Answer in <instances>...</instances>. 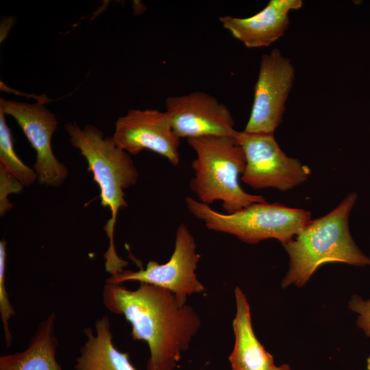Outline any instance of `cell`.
Instances as JSON below:
<instances>
[{"instance_id":"cell-6","label":"cell","mask_w":370,"mask_h":370,"mask_svg":"<svg viewBox=\"0 0 370 370\" xmlns=\"http://www.w3.org/2000/svg\"><path fill=\"white\" fill-rule=\"evenodd\" d=\"M234 138L245 158L241 180L254 189L286 191L304 182L310 174L308 166L285 154L273 134L238 131Z\"/></svg>"},{"instance_id":"cell-4","label":"cell","mask_w":370,"mask_h":370,"mask_svg":"<svg viewBox=\"0 0 370 370\" xmlns=\"http://www.w3.org/2000/svg\"><path fill=\"white\" fill-rule=\"evenodd\" d=\"M187 142L196 153L190 188L199 201L208 205L220 201L227 214L266 201L262 196L249 194L241 186L239 179L246 162L234 137L209 136L188 138Z\"/></svg>"},{"instance_id":"cell-17","label":"cell","mask_w":370,"mask_h":370,"mask_svg":"<svg viewBox=\"0 0 370 370\" xmlns=\"http://www.w3.org/2000/svg\"><path fill=\"white\" fill-rule=\"evenodd\" d=\"M6 242L0 241V314L4 332V338L8 346L11 345L12 334L9 321L15 314L14 308L10 304L5 286Z\"/></svg>"},{"instance_id":"cell-1","label":"cell","mask_w":370,"mask_h":370,"mask_svg":"<svg viewBox=\"0 0 370 370\" xmlns=\"http://www.w3.org/2000/svg\"><path fill=\"white\" fill-rule=\"evenodd\" d=\"M102 299L110 312L131 324L133 340L147 343V370H173L201 325L191 306L181 305L170 291L147 283L140 282L136 290L105 284Z\"/></svg>"},{"instance_id":"cell-10","label":"cell","mask_w":370,"mask_h":370,"mask_svg":"<svg viewBox=\"0 0 370 370\" xmlns=\"http://www.w3.org/2000/svg\"><path fill=\"white\" fill-rule=\"evenodd\" d=\"M116 144L130 155L148 149L172 164L180 162V138L173 132L169 114L156 109H130L116 123L112 136Z\"/></svg>"},{"instance_id":"cell-8","label":"cell","mask_w":370,"mask_h":370,"mask_svg":"<svg viewBox=\"0 0 370 370\" xmlns=\"http://www.w3.org/2000/svg\"><path fill=\"white\" fill-rule=\"evenodd\" d=\"M295 79L288 58L274 49L262 56L250 115L243 131L273 134L280 125Z\"/></svg>"},{"instance_id":"cell-21","label":"cell","mask_w":370,"mask_h":370,"mask_svg":"<svg viewBox=\"0 0 370 370\" xmlns=\"http://www.w3.org/2000/svg\"><path fill=\"white\" fill-rule=\"evenodd\" d=\"M367 370H370V355L367 358Z\"/></svg>"},{"instance_id":"cell-20","label":"cell","mask_w":370,"mask_h":370,"mask_svg":"<svg viewBox=\"0 0 370 370\" xmlns=\"http://www.w3.org/2000/svg\"><path fill=\"white\" fill-rule=\"evenodd\" d=\"M269 370H291V369L288 365L284 364L278 367L274 366Z\"/></svg>"},{"instance_id":"cell-11","label":"cell","mask_w":370,"mask_h":370,"mask_svg":"<svg viewBox=\"0 0 370 370\" xmlns=\"http://www.w3.org/2000/svg\"><path fill=\"white\" fill-rule=\"evenodd\" d=\"M165 106L173 130L180 138L234 137L238 132L227 106L207 92L194 91L169 96Z\"/></svg>"},{"instance_id":"cell-18","label":"cell","mask_w":370,"mask_h":370,"mask_svg":"<svg viewBox=\"0 0 370 370\" xmlns=\"http://www.w3.org/2000/svg\"><path fill=\"white\" fill-rule=\"evenodd\" d=\"M24 186L3 167L0 166V215L3 217L13 207L8 197L11 194H18Z\"/></svg>"},{"instance_id":"cell-12","label":"cell","mask_w":370,"mask_h":370,"mask_svg":"<svg viewBox=\"0 0 370 370\" xmlns=\"http://www.w3.org/2000/svg\"><path fill=\"white\" fill-rule=\"evenodd\" d=\"M301 0H270L254 15L245 17L222 16V26L247 48L269 47L283 36L289 23V13L301 8Z\"/></svg>"},{"instance_id":"cell-16","label":"cell","mask_w":370,"mask_h":370,"mask_svg":"<svg viewBox=\"0 0 370 370\" xmlns=\"http://www.w3.org/2000/svg\"><path fill=\"white\" fill-rule=\"evenodd\" d=\"M0 166L14 176L24 186H29L38 180L33 168L25 164L14 150L13 138L5 121V115L0 110Z\"/></svg>"},{"instance_id":"cell-19","label":"cell","mask_w":370,"mask_h":370,"mask_svg":"<svg viewBox=\"0 0 370 370\" xmlns=\"http://www.w3.org/2000/svg\"><path fill=\"white\" fill-rule=\"evenodd\" d=\"M348 306L358 314L356 320L358 327L370 337V299L365 300L358 295H354Z\"/></svg>"},{"instance_id":"cell-9","label":"cell","mask_w":370,"mask_h":370,"mask_svg":"<svg viewBox=\"0 0 370 370\" xmlns=\"http://www.w3.org/2000/svg\"><path fill=\"white\" fill-rule=\"evenodd\" d=\"M0 110L16 121L34 149L36 159L33 169L38 182L51 187L61 185L69 171L52 149V136L58 126L56 115L40 101L27 103L1 99Z\"/></svg>"},{"instance_id":"cell-13","label":"cell","mask_w":370,"mask_h":370,"mask_svg":"<svg viewBox=\"0 0 370 370\" xmlns=\"http://www.w3.org/2000/svg\"><path fill=\"white\" fill-rule=\"evenodd\" d=\"M236 312L232 326L235 342L228 359L233 370H269L275 365L273 356L254 332L250 306L239 287L234 290Z\"/></svg>"},{"instance_id":"cell-14","label":"cell","mask_w":370,"mask_h":370,"mask_svg":"<svg viewBox=\"0 0 370 370\" xmlns=\"http://www.w3.org/2000/svg\"><path fill=\"white\" fill-rule=\"evenodd\" d=\"M96 334L91 328L84 329L87 340L76 358V370H136L128 353L121 352L112 342L110 321L104 315L95 323Z\"/></svg>"},{"instance_id":"cell-5","label":"cell","mask_w":370,"mask_h":370,"mask_svg":"<svg viewBox=\"0 0 370 370\" xmlns=\"http://www.w3.org/2000/svg\"><path fill=\"white\" fill-rule=\"evenodd\" d=\"M188 211L212 231L256 244L273 238L282 245L291 241L312 220L309 211L267 201L254 203L234 213H221L190 197L185 198Z\"/></svg>"},{"instance_id":"cell-15","label":"cell","mask_w":370,"mask_h":370,"mask_svg":"<svg viewBox=\"0 0 370 370\" xmlns=\"http://www.w3.org/2000/svg\"><path fill=\"white\" fill-rule=\"evenodd\" d=\"M55 314L42 321L26 349L0 357V370H62L56 359Z\"/></svg>"},{"instance_id":"cell-2","label":"cell","mask_w":370,"mask_h":370,"mask_svg":"<svg viewBox=\"0 0 370 370\" xmlns=\"http://www.w3.org/2000/svg\"><path fill=\"white\" fill-rule=\"evenodd\" d=\"M70 141L88 164V171L100 190L101 205L111 213L103 229L109 239V246L103 255L106 271L113 275L121 273L128 265L119 257L114 243V230L119 210L128 206L124 190L136 184L138 171L130 154L120 148L112 136L92 125L83 127L75 123L64 126Z\"/></svg>"},{"instance_id":"cell-3","label":"cell","mask_w":370,"mask_h":370,"mask_svg":"<svg viewBox=\"0 0 370 370\" xmlns=\"http://www.w3.org/2000/svg\"><path fill=\"white\" fill-rule=\"evenodd\" d=\"M356 199V193H349L330 212L311 220L295 238L283 245L289 268L282 288L304 286L326 263L370 265V258L356 245L349 228V216Z\"/></svg>"},{"instance_id":"cell-7","label":"cell","mask_w":370,"mask_h":370,"mask_svg":"<svg viewBox=\"0 0 370 370\" xmlns=\"http://www.w3.org/2000/svg\"><path fill=\"white\" fill-rule=\"evenodd\" d=\"M195 241L184 223L177 229L175 248L170 259L159 264L149 260L145 269L138 271L123 270L110 275L106 284H122L127 281H138L170 291L181 305L186 304L187 297L205 291L197 279L195 271L201 258Z\"/></svg>"}]
</instances>
